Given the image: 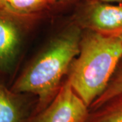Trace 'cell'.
Wrapping results in <instances>:
<instances>
[{
	"label": "cell",
	"mask_w": 122,
	"mask_h": 122,
	"mask_svg": "<svg viewBox=\"0 0 122 122\" xmlns=\"http://www.w3.org/2000/svg\"><path fill=\"white\" fill-rule=\"evenodd\" d=\"M82 29L72 24L50 43L45 50L26 67L11 90L18 94L38 97L35 114L48 106L61 86L62 78L79 52Z\"/></svg>",
	"instance_id": "obj_1"
},
{
	"label": "cell",
	"mask_w": 122,
	"mask_h": 122,
	"mask_svg": "<svg viewBox=\"0 0 122 122\" xmlns=\"http://www.w3.org/2000/svg\"><path fill=\"white\" fill-rule=\"evenodd\" d=\"M122 58L119 37L82 30L79 52L70 66L67 80L88 107L105 91Z\"/></svg>",
	"instance_id": "obj_2"
},
{
	"label": "cell",
	"mask_w": 122,
	"mask_h": 122,
	"mask_svg": "<svg viewBox=\"0 0 122 122\" xmlns=\"http://www.w3.org/2000/svg\"><path fill=\"white\" fill-rule=\"evenodd\" d=\"M73 22L82 30L119 37L122 34V4L81 0L75 12Z\"/></svg>",
	"instance_id": "obj_3"
},
{
	"label": "cell",
	"mask_w": 122,
	"mask_h": 122,
	"mask_svg": "<svg viewBox=\"0 0 122 122\" xmlns=\"http://www.w3.org/2000/svg\"><path fill=\"white\" fill-rule=\"evenodd\" d=\"M89 111L66 79L50 103L30 122H86Z\"/></svg>",
	"instance_id": "obj_4"
},
{
	"label": "cell",
	"mask_w": 122,
	"mask_h": 122,
	"mask_svg": "<svg viewBox=\"0 0 122 122\" xmlns=\"http://www.w3.org/2000/svg\"><path fill=\"white\" fill-rule=\"evenodd\" d=\"M27 25L0 11V71H5L13 65L21 43L22 29Z\"/></svg>",
	"instance_id": "obj_5"
},
{
	"label": "cell",
	"mask_w": 122,
	"mask_h": 122,
	"mask_svg": "<svg viewBox=\"0 0 122 122\" xmlns=\"http://www.w3.org/2000/svg\"><path fill=\"white\" fill-rule=\"evenodd\" d=\"M74 0H0V11L26 22H33L58 7Z\"/></svg>",
	"instance_id": "obj_6"
},
{
	"label": "cell",
	"mask_w": 122,
	"mask_h": 122,
	"mask_svg": "<svg viewBox=\"0 0 122 122\" xmlns=\"http://www.w3.org/2000/svg\"><path fill=\"white\" fill-rule=\"evenodd\" d=\"M21 94L0 82V122H29Z\"/></svg>",
	"instance_id": "obj_7"
},
{
	"label": "cell",
	"mask_w": 122,
	"mask_h": 122,
	"mask_svg": "<svg viewBox=\"0 0 122 122\" xmlns=\"http://www.w3.org/2000/svg\"><path fill=\"white\" fill-rule=\"evenodd\" d=\"M89 111L86 122H122V93Z\"/></svg>",
	"instance_id": "obj_8"
},
{
	"label": "cell",
	"mask_w": 122,
	"mask_h": 122,
	"mask_svg": "<svg viewBox=\"0 0 122 122\" xmlns=\"http://www.w3.org/2000/svg\"><path fill=\"white\" fill-rule=\"evenodd\" d=\"M122 93V58L120 60L109 83L103 92L89 107V110L97 108L107 100Z\"/></svg>",
	"instance_id": "obj_9"
},
{
	"label": "cell",
	"mask_w": 122,
	"mask_h": 122,
	"mask_svg": "<svg viewBox=\"0 0 122 122\" xmlns=\"http://www.w3.org/2000/svg\"><path fill=\"white\" fill-rule=\"evenodd\" d=\"M98 1L111 3V4H122V0H98Z\"/></svg>",
	"instance_id": "obj_10"
},
{
	"label": "cell",
	"mask_w": 122,
	"mask_h": 122,
	"mask_svg": "<svg viewBox=\"0 0 122 122\" xmlns=\"http://www.w3.org/2000/svg\"><path fill=\"white\" fill-rule=\"evenodd\" d=\"M119 39L121 40V41L122 42V35H120L119 36Z\"/></svg>",
	"instance_id": "obj_11"
}]
</instances>
